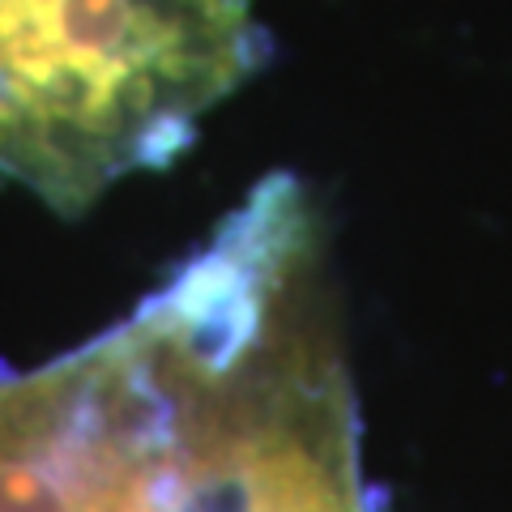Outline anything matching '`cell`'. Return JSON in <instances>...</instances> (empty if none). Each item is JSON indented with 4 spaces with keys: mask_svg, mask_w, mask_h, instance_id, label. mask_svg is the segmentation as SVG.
Instances as JSON below:
<instances>
[{
    "mask_svg": "<svg viewBox=\"0 0 512 512\" xmlns=\"http://www.w3.org/2000/svg\"><path fill=\"white\" fill-rule=\"evenodd\" d=\"M248 0H0V175L82 214L261 69Z\"/></svg>",
    "mask_w": 512,
    "mask_h": 512,
    "instance_id": "6da1fadb",
    "label": "cell"
},
{
    "mask_svg": "<svg viewBox=\"0 0 512 512\" xmlns=\"http://www.w3.org/2000/svg\"><path fill=\"white\" fill-rule=\"evenodd\" d=\"M252 512H372L338 312L295 342L265 397L252 457Z\"/></svg>",
    "mask_w": 512,
    "mask_h": 512,
    "instance_id": "7a4b0ae2",
    "label": "cell"
}]
</instances>
